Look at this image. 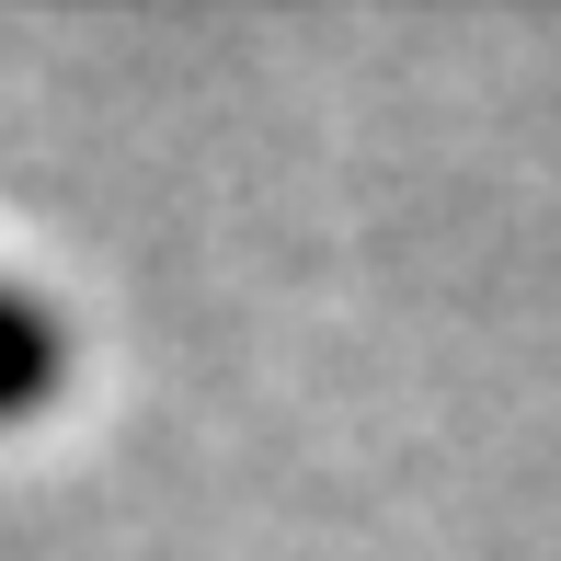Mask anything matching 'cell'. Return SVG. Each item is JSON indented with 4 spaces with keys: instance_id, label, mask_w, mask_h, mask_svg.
Masks as SVG:
<instances>
[{
    "instance_id": "6da1fadb",
    "label": "cell",
    "mask_w": 561,
    "mask_h": 561,
    "mask_svg": "<svg viewBox=\"0 0 561 561\" xmlns=\"http://www.w3.org/2000/svg\"><path fill=\"white\" fill-rule=\"evenodd\" d=\"M35 378H46V333H35V310H23V298H0V413H12V401H35Z\"/></svg>"
}]
</instances>
